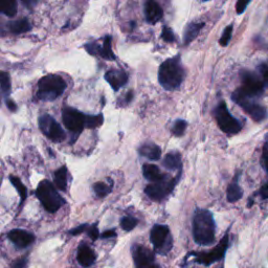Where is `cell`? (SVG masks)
Segmentation results:
<instances>
[{
    "instance_id": "8992f818",
    "label": "cell",
    "mask_w": 268,
    "mask_h": 268,
    "mask_svg": "<svg viewBox=\"0 0 268 268\" xmlns=\"http://www.w3.org/2000/svg\"><path fill=\"white\" fill-rule=\"evenodd\" d=\"M228 233H226L223 237L218 245H216L214 248H212L208 253H192L191 255L194 256L195 262L199 264H202L204 266H210L213 263H215L221 259L224 258L226 249L228 247Z\"/></svg>"
},
{
    "instance_id": "44dd1931",
    "label": "cell",
    "mask_w": 268,
    "mask_h": 268,
    "mask_svg": "<svg viewBox=\"0 0 268 268\" xmlns=\"http://www.w3.org/2000/svg\"><path fill=\"white\" fill-rule=\"evenodd\" d=\"M139 154L150 160H158L162 156V150L154 144H145L139 148Z\"/></svg>"
},
{
    "instance_id": "3957f363",
    "label": "cell",
    "mask_w": 268,
    "mask_h": 268,
    "mask_svg": "<svg viewBox=\"0 0 268 268\" xmlns=\"http://www.w3.org/2000/svg\"><path fill=\"white\" fill-rule=\"evenodd\" d=\"M66 83L58 75L43 77L38 83L37 96L41 101H53L65 91Z\"/></svg>"
},
{
    "instance_id": "277c9868",
    "label": "cell",
    "mask_w": 268,
    "mask_h": 268,
    "mask_svg": "<svg viewBox=\"0 0 268 268\" xmlns=\"http://www.w3.org/2000/svg\"><path fill=\"white\" fill-rule=\"evenodd\" d=\"M36 194H37V197L41 201L44 209L49 213L57 212L64 203V200L61 198L55 186L48 180H43L39 183Z\"/></svg>"
},
{
    "instance_id": "d4e9b609",
    "label": "cell",
    "mask_w": 268,
    "mask_h": 268,
    "mask_svg": "<svg viewBox=\"0 0 268 268\" xmlns=\"http://www.w3.org/2000/svg\"><path fill=\"white\" fill-rule=\"evenodd\" d=\"M0 13L7 17H14L17 13L16 0H0Z\"/></svg>"
},
{
    "instance_id": "f1b7e54d",
    "label": "cell",
    "mask_w": 268,
    "mask_h": 268,
    "mask_svg": "<svg viewBox=\"0 0 268 268\" xmlns=\"http://www.w3.org/2000/svg\"><path fill=\"white\" fill-rule=\"evenodd\" d=\"M94 189V193L99 198H103L105 196L108 195L111 192V186H109L108 184H106L104 182H97L94 184L93 186Z\"/></svg>"
},
{
    "instance_id": "4dcf8cb0",
    "label": "cell",
    "mask_w": 268,
    "mask_h": 268,
    "mask_svg": "<svg viewBox=\"0 0 268 268\" xmlns=\"http://www.w3.org/2000/svg\"><path fill=\"white\" fill-rule=\"evenodd\" d=\"M185 128H186V122L183 120H178L173 125L172 132L176 136H181V135H183Z\"/></svg>"
},
{
    "instance_id": "7402d4cb",
    "label": "cell",
    "mask_w": 268,
    "mask_h": 268,
    "mask_svg": "<svg viewBox=\"0 0 268 268\" xmlns=\"http://www.w3.org/2000/svg\"><path fill=\"white\" fill-rule=\"evenodd\" d=\"M203 26H204V23H201V22L190 23L186 26V29L183 34V43L185 44V45L190 44L196 37H197Z\"/></svg>"
},
{
    "instance_id": "6da1fadb",
    "label": "cell",
    "mask_w": 268,
    "mask_h": 268,
    "mask_svg": "<svg viewBox=\"0 0 268 268\" xmlns=\"http://www.w3.org/2000/svg\"><path fill=\"white\" fill-rule=\"evenodd\" d=\"M216 224L213 214L208 210L197 209L193 218V237L199 245H210L215 241Z\"/></svg>"
},
{
    "instance_id": "52a82bcc",
    "label": "cell",
    "mask_w": 268,
    "mask_h": 268,
    "mask_svg": "<svg viewBox=\"0 0 268 268\" xmlns=\"http://www.w3.org/2000/svg\"><path fill=\"white\" fill-rule=\"evenodd\" d=\"M215 118L219 128L227 134H236L242 128V125L229 113L224 102H221L217 106L215 109Z\"/></svg>"
},
{
    "instance_id": "ffe728a7",
    "label": "cell",
    "mask_w": 268,
    "mask_h": 268,
    "mask_svg": "<svg viewBox=\"0 0 268 268\" xmlns=\"http://www.w3.org/2000/svg\"><path fill=\"white\" fill-rule=\"evenodd\" d=\"M238 179H239V174H237L235 177L233 181H231L227 187V194H226V197H227V200L229 202H236L238 200H240L241 198H242L243 196V191L242 189H241L239 183H238Z\"/></svg>"
},
{
    "instance_id": "4fadbf2b",
    "label": "cell",
    "mask_w": 268,
    "mask_h": 268,
    "mask_svg": "<svg viewBox=\"0 0 268 268\" xmlns=\"http://www.w3.org/2000/svg\"><path fill=\"white\" fill-rule=\"evenodd\" d=\"M133 259L136 268H159L155 262L153 252L144 246H135L133 248Z\"/></svg>"
},
{
    "instance_id": "7a4b0ae2",
    "label": "cell",
    "mask_w": 268,
    "mask_h": 268,
    "mask_svg": "<svg viewBox=\"0 0 268 268\" xmlns=\"http://www.w3.org/2000/svg\"><path fill=\"white\" fill-rule=\"evenodd\" d=\"M183 78L184 70L181 66L179 56L166 60L159 67L158 81L167 90L177 89L181 85Z\"/></svg>"
},
{
    "instance_id": "4316f807",
    "label": "cell",
    "mask_w": 268,
    "mask_h": 268,
    "mask_svg": "<svg viewBox=\"0 0 268 268\" xmlns=\"http://www.w3.org/2000/svg\"><path fill=\"white\" fill-rule=\"evenodd\" d=\"M10 180H11L12 184L15 186L17 192L19 193L21 201H24L26 199V196H28V191H26V187L24 186V184L21 182L19 178L16 177V176H13V175L10 176Z\"/></svg>"
},
{
    "instance_id": "8d00e7d4",
    "label": "cell",
    "mask_w": 268,
    "mask_h": 268,
    "mask_svg": "<svg viewBox=\"0 0 268 268\" xmlns=\"http://www.w3.org/2000/svg\"><path fill=\"white\" fill-rule=\"evenodd\" d=\"M259 69H260V73L262 75L264 85L268 86V65L262 64L260 67H259Z\"/></svg>"
},
{
    "instance_id": "ac0fdd59",
    "label": "cell",
    "mask_w": 268,
    "mask_h": 268,
    "mask_svg": "<svg viewBox=\"0 0 268 268\" xmlns=\"http://www.w3.org/2000/svg\"><path fill=\"white\" fill-rule=\"evenodd\" d=\"M78 261L83 267L91 266L95 261V254L90 247L83 244L79 247Z\"/></svg>"
},
{
    "instance_id": "74e56055",
    "label": "cell",
    "mask_w": 268,
    "mask_h": 268,
    "mask_svg": "<svg viewBox=\"0 0 268 268\" xmlns=\"http://www.w3.org/2000/svg\"><path fill=\"white\" fill-rule=\"evenodd\" d=\"M87 233H88L89 237H90L92 240H96L97 238H99V230H97V227L95 224L89 227L87 229Z\"/></svg>"
},
{
    "instance_id": "e575fe53",
    "label": "cell",
    "mask_w": 268,
    "mask_h": 268,
    "mask_svg": "<svg viewBox=\"0 0 268 268\" xmlns=\"http://www.w3.org/2000/svg\"><path fill=\"white\" fill-rule=\"evenodd\" d=\"M262 165L265 169L266 173L268 174V142L263 147V153H262Z\"/></svg>"
},
{
    "instance_id": "f6af8a7d",
    "label": "cell",
    "mask_w": 268,
    "mask_h": 268,
    "mask_svg": "<svg viewBox=\"0 0 268 268\" xmlns=\"http://www.w3.org/2000/svg\"><path fill=\"white\" fill-rule=\"evenodd\" d=\"M202 1H209V0H202Z\"/></svg>"
},
{
    "instance_id": "30bf717a",
    "label": "cell",
    "mask_w": 268,
    "mask_h": 268,
    "mask_svg": "<svg viewBox=\"0 0 268 268\" xmlns=\"http://www.w3.org/2000/svg\"><path fill=\"white\" fill-rule=\"evenodd\" d=\"M175 184L176 179H170L166 176L163 180L149 184L145 189V192L152 200L160 201L173 191Z\"/></svg>"
},
{
    "instance_id": "ba28073f",
    "label": "cell",
    "mask_w": 268,
    "mask_h": 268,
    "mask_svg": "<svg viewBox=\"0 0 268 268\" xmlns=\"http://www.w3.org/2000/svg\"><path fill=\"white\" fill-rule=\"evenodd\" d=\"M150 240L156 251L162 254L168 253L172 247V238L171 235H170V229L167 225H154L151 230Z\"/></svg>"
},
{
    "instance_id": "f546056e",
    "label": "cell",
    "mask_w": 268,
    "mask_h": 268,
    "mask_svg": "<svg viewBox=\"0 0 268 268\" xmlns=\"http://www.w3.org/2000/svg\"><path fill=\"white\" fill-rule=\"evenodd\" d=\"M0 87L5 93H8L11 90V80L8 74L4 71H0Z\"/></svg>"
},
{
    "instance_id": "b9f144b4",
    "label": "cell",
    "mask_w": 268,
    "mask_h": 268,
    "mask_svg": "<svg viewBox=\"0 0 268 268\" xmlns=\"http://www.w3.org/2000/svg\"><path fill=\"white\" fill-rule=\"evenodd\" d=\"M115 236H117V233H115L114 230H107V231H105V233H103V234L101 235V237H102V238H105V239H107V238H112V237H115Z\"/></svg>"
},
{
    "instance_id": "60d3db41",
    "label": "cell",
    "mask_w": 268,
    "mask_h": 268,
    "mask_svg": "<svg viewBox=\"0 0 268 268\" xmlns=\"http://www.w3.org/2000/svg\"><path fill=\"white\" fill-rule=\"evenodd\" d=\"M26 266V260L25 259H19V260L14 263L15 268H25Z\"/></svg>"
},
{
    "instance_id": "e0dca14e",
    "label": "cell",
    "mask_w": 268,
    "mask_h": 268,
    "mask_svg": "<svg viewBox=\"0 0 268 268\" xmlns=\"http://www.w3.org/2000/svg\"><path fill=\"white\" fill-rule=\"evenodd\" d=\"M145 15L146 19L149 23L154 24L163 18L164 12L163 8L155 0H147L145 4Z\"/></svg>"
},
{
    "instance_id": "836d02e7",
    "label": "cell",
    "mask_w": 268,
    "mask_h": 268,
    "mask_svg": "<svg viewBox=\"0 0 268 268\" xmlns=\"http://www.w3.org/2000/svg\"><path fill=\"white\" fill-rule=\"evenodd\" d=\"M162 38L166 41V42H174L175 41V35L174 33L172 32V30L168 28V26H165V28L163 29V33H162Z\"/></svg>"
},
{
    "instance_id": "7c38bea8",
    "label": "cell",
    "mask_w": 268,
    "mask_h": 268,
    "mask_svg": "<svg viewBox=\"0 0 268 268\" xmlns=\"http://www.w3.org/2000/svg\"><path fill=\"white\" fill-rule=\"evenodd\" d=\"M243 86L240 87L249 97L260 96L264 91V83L257 75L249 73V71H243L241 73Z\"/></svg>"
},
{
    "instance_id": "9c48e42d",
    "label": "cell",
    "mask_w": 268,
    "mask_h": 268,
    "mask_svg": "<svg viewBox=\"0 0 268 268\" xmlns=\"http://www.w3.org/2000/svg\"><path fill=\"white\" fill-rule=\"evenodd\" d=\"M39 127L45 135L53 142H61L65 139V133L55 120L50 115H42L39 119Z\"/></svg>"
},
{
    "instance_id": "2e32d148",
    "label": "cell",
    "mask_w": 268,
    "mask_h": 268,
    "mask_svg": "<svg viewBox=\"0 0 268 268\" xmlns=\"http://www.w3.org/2000/svg\"><path fill=\"white\" fill-rule=\"evenodd\" d=\"M8 239L18 247H26L34 242L35 237L26 230L13 229L8 233Z\"/></svg>"
},
{
    "instance_id": "83f0119b",
    "label": "cell",
    "mask_w": 268,
    "mask_h": 268,
    "mask_svg": "<svg viewBox=\"0 0 268 268\" xmlns=\"http://www.w3.org/2000/svg\"><path fill=\"white\" fill-rule=\"evenodd\" d=\"M104 122V118L102 114L99 115H88L86 117V123H85V127L89 129H94L96 127H100L101 125Z\"/></svg>"
},
{
    "instance_id": "9a60e30c",
    "label": "cell",
    "mask_w": 268,
    "mask_h": 268,
    "mask_svg": "<svg viewBox=\"0 0 268 268\" xmlns=\"http://www.w3.org/2000/svg\"><path fill=\"white\" fill-rule=\"evenodd\" d=\"M106 81L109 83L113 90L118 91L121 87L126 85L128 82V76L124 70L111 69L105 74Z\"/></svg>"
},
{
    "instance_id": "d590c367",
    "label": "cell",
    "mask_w": 268,
    "mask_h": 268,
    "mask_svg": "<svg viewBox=\"0 0 268 268\" xmlns=\"http://www.w3.org/2000/svg\"><path fill=\"white\" fill-rule=\"evenodd\" d=\"M251 2V0H238L237 5H236V11L238 14L243 13L245 11V8L247 7L248 3Z\"/></svg>"
},
{
    "instance_id": "cb8c5ba5",
    "label": "cell",
    "mask_w": 268,
    "mask_h": 268,
    "mask_svg": "<svg viewBox=\"0 0 268 268\" xmlns=\"http://www.w3.org/2000/svg\"><path fill=\"white\" fill-rule=\"evenodd\" d=\"M55 178V183L57 187L61 191H66L67 187V169L66 167H61L53 174Z\"/></svg>"
},
{
    "instance_id": "ee69618b",
    "label": "cell",
    "mask_w": 268,
    "mask_h": 268,
    "mask_svg": "<svg viewBox=\"0 0 268 268\" xmlns=\"http://www.w3.org/2000/svg\"><path fill=\"white\" fill-rule=\"evenodd\" d=\"M21 1L28 6H34L36 3H37L38 0H21Z\"/></svg>"
},
{
    "instance_id": "5b68a950",
    "label": "cell",
    "mask_w": 268,
    "mask_h": 268,
    "mask_svg": "<svg viewBox=\"0 0 268 268\" xmlns=\"http://www.w3.org/2000/svg\"><path fill=\"white\" fill-rule=\"evenodd\" d=\"M251 99L252 97H249L247 94H245L241 88L237 89V90L233 93V100L242 107L249 117L254 119L256 122L263 121L267 115L266 109L261 105L251 101Z\"/></svg>"
},
{
    "instance_id": "484cf974",
    "label": "cell",
    "mask_w": 268,
    "mask_h": 268,
    "mask_svg": "<svg viewBox=\"0 0 268 268\" xmlns=\"http://www.w3.org/2000/svg\"><path fill=\"white\" fill-rule=\"evenodd\" d=\"M8 28H10V30L14 34H23V33L29 32L32 26L30 22L28 21V19L23 18V19H19V20L11 22L10 24H8Z\"/></svg>"
},
{
    "instance_id": "7bdbcfd3",
    "label": "cell",
    "mask_w": 268,
    "mask_h": 268,
    "mask_svg": "<svg viewBox=\"0 0 268 268\" xmlns=\"http://www.w3.org/2000/svg\"><path fill=\"white\" fill-rule=\"evenodd\" d=\"M6 105H7V108L10 109L11 111H16L17 106H16V104H15L14 101H12V100H7V101H6Z\"/></svg>"
},
{
    "instance_id": "f35d334b",
    "label": "cell",
    "mask_w": 268,
    "mask_h": 268,
    "mask_svg": "<svg viewBox=\"0 0 268 268\" xmlns=\"http://www.w3.org/2000/svg\"><path fill=\"white\" fill-rule=\"evenodd\" d=\"M259 193H260V196H261V198L263 200L265 199H268V182H266L261 189L260 191H259Z\"/></svg>"
},
{
    "instance_id": "603a6c76",
    "label": "cell",
    "mask_w": 268,
    "mask_h": 268,
    "mask_svg": "<svg viewBox=\"0 0 268 268\" xmlns=\"http://www.w3.org/2000/svg\"><path fill=\"white\" fill-rule=\"evenodd\" d=\"M164 166L169 170L179 169L181 166V156L178 152L168 153L164 159Z\"/></svg>"
},
{
    "instance_id": "5bb4252c",
    "label": "cell",
    "mask_w": 268,
    "mask_h": 268,
    "mask_svg": "<svg viewBox=\"0 0 268 268\" xmlns=\"http://www.w3.org/2000/svg\"><path fill=\"white\" fill-rule=\"evenodd\" d=\"M85 48L89 53H91V55H99L103 59L108 61L115 60V56L111 48V37H109V36L105 37L103 45H99V43L94 42L86 44Z\"/></svg>"
},
{
    "instance_id": "ab89813d",
    "label": "cell",
    "mask_w": 268,
    "mask_h": 268,
    "mask_svg": "<svg viewBox=\"0 0 268 268\" xmlns=\"http://www.w3.org/2000/svg\"><path fill=\"white\" fill-rule=\"evenodd\" d=\"M86 227H87V225H80V226H78V227H76V228H74V229H71L70 231H69V234H71V235H73V236H77V235H80V234H81V233H83V231L86 229Z\"/></svg>"
},
{
    "instance_id": "1f68e13d",
    "label": "cell",
    "mask_w": 268,
    "mask_h": 268,
    "mask_svg": "<svg viewBox=\"0 0 268 268\" xmlns=\"http://www.w3.org/2000/svg\"><path fill=\"white\" fill-rule=\"evenodd\" d=\"M137 224V220L133 217H125L121 221V225L124 230L129 231L132 230Z\"/></svg>"
},
{
    "instance_id": "d6a6232c",
    "label": "cell",
    "mask_w": 268,
    "mask_h": 268,
    "mask_svg": "<svg viewBox=\"0 0 268 268\" xmlns=\"http://www.w3.org/2000/svg\"><path fill=\"white\" fill-rule=\"evenodd\" d=\"M231 35H233V25H229L224 30V32H223L221 38H220V44L222 46H226L227 44L229 43Z\"/></svg>"
},
{
    "instance_id": "8fae6325",
    "label": "cell",
    "mask_w": 268,
    "mask_h": 268,
    "mask_svg": "<svg viewBox=\"0 0 268 268\" xmlns=\"http://www.w3.org/2000/svg\"><path fill=\"white\" fill-rule=\"evenodd\" d=\"M62 120L64 126L71 132L81 133L85 128L86 115L74 108H64L62 111Z\"/></svg>"
},
{
    "instance_id": "d6986e66",
    "label": "cell",
    "mask_w": 268,
    "mask_h": 268,
    "mask_svg": "<svg viewBox=\"0 0 268 268\" xmlns=\"http://www.w3.org/2000/svg\"><path fill=\"white\" fill-rule=\"evenodd\" d=\"M142 173L146 179H148L151 182H158L163 180L164 178L167 176L160 172V170L155 165H145L142 168Z\"/></svg>"
}]
</instances>
